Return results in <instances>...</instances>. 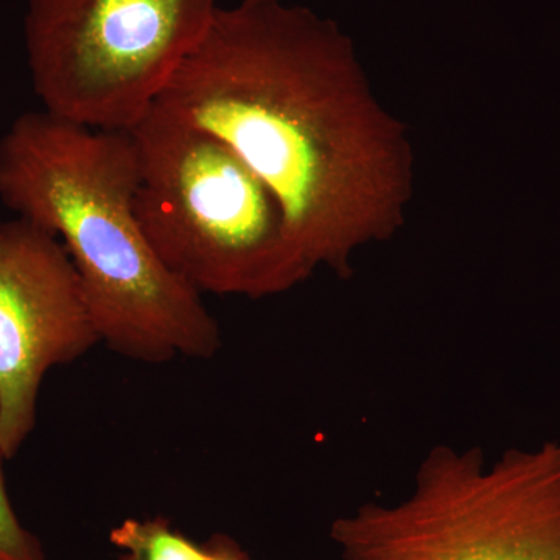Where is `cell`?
I'll list each match as a JSON object with an SVG mask.
<instances>
[{"instance_id": "obj_1", "label": "cell", "mask_w": 560, "mask_h": 560, "mask_svg": "<svg viewBox=\"0 0 560 560\" xmlns=\"http://www.w3.org/2000/svg\"><path fill=\"white\" fill-rule=\"evenodd\" d=\"M158 108L231 147L278 195L313 275L405 226L410 130L381 102L340 24L283 0L217 7Z\"/></svg>"}, {"instance_id": "obj_2", "label": "cell", "mask_w": 560, "mask_h": 560, "mask_svg": "<svg viewBox=\"0 0 560 560\" xmlns=\"http://www.w3.org/2000/svg\"><path fill=\"white\" fill-rule=\"evenodd\" d=\"M130 132L31 110L0 139V201L65 245L101 341L125 359L209 360L221 330L201 294L156 256L136 215Z\"/></svg>"}, {"instance_id": "obj_3", "label": "cell", "mask_w": 560, "mask_h": 560, "mask_svg": "<svg viewBox=\"0 0 560 560\" xmlns=\"http://www.w3.org/2000/svg\"><path fill=\"white\" fill-rule=\"evenodd\" d=\"M136 215L162 264L202 294L264 300L311 278L275 190L223 140L153 106L131 128Z\"/></svg>"}, {"instance_id": "obj_4", "label": "cell", "mask_w": 560, "mask_h": 560, "mask_svg": "<svg viewBox=\"0 0 560 560\" xmlns=\"http://www.w3.org/2000/svg\"><path fill=\"white\" fill-rule=\"evenodd\" d=\"M342 560H560V441L508 448L434 445L410 495L335 518Z\"/></svg>"}, {"instance_id": "obj_5", "label": "cell", "mask_w": 560, "mask_h": 560, "mask_svg": "<svg viewBox=\"0 0 560 560\" xmlns=\"http://www.w3.org/2000/svg\"><path fill=\"white\" fill-rule=\"evenodd\" d=\"M217 0H27L25 51L44 110L128 130L205 35Z\"/></svg>"}, {"instance_id": "obj_6", "label": "cell", "mask_w": 560, "mask_h": 560, "mask_svg": "<svg viewBox=\"0 0 560 560\" xmlns=\"http://www.w3.org/2000/svg\"><path fill=\"white\" fill-rule=\"evenodd\" d=\"M98 342L65 245L20 217L0 224V458H14L35 429L47 372Z\"/></svg>"}, {"instance_id": "obj_7", "label": "cell", "mask_w": 560, "mask_h": 560, "mask_svg": "<svg viewBox=\"0 0 560 560\" xmlns=\"http://www.w3.org/2000/svg\"><path fill=\"white\" fill-rule=\"evenodd\" d=\"M119 560H209L205 545L173 528L167 518H127L109 534Z\"/></svg>"}, {"instance_id": "obj_8", "label": "cell", "mask_w": 560, "mask_h": 560, "mask_svg": "<svg viewBox=\"0 0 560 560\" xmlns=\"http://www.w3.org/2000/svg\"><path fill=\"white\" fill-rule=\"evenodd\" d=\"M0 458V560H46L38 537L25 528L11 506Z\"/></svg>"}, {"instance_id": "obj_9", "label": "cell", "mask_w": 560, "mask_h": 560, "mask_svg": "<svg viewBox=\"0 0 560 560\" xmlns=\"http://www.w3.org/2000/svg\"><path fill=\"white\" fill-rule=\"evenodd\" d=\"M206 547L209 550V560H253L237 541L223 534H217L206 541Z\"/></svg>"}]
</instances>
